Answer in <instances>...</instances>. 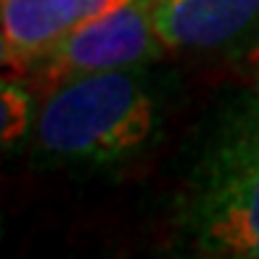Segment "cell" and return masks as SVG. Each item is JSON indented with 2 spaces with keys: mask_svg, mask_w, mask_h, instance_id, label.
<instances>
[{
  "mask_svg": "<svg viewBox=\"0 0 259 259\" xmlns=\"http://www.w3.org/2000/svg\"><path fill=\"white\" fill-rule=\"evenodd\" d=\"M0 111H3V143H16V140L32 130L34 124V111L32 106V90L24 88L19 79H6L3 90H0Z\"/></svg>",
  "mask_w": 259,
  "mask_h": 259,
  "instance_id": "cell-6",
  "label": "cell"
},
{
  "mask_svg": "<svg viewBox=\"0 0 259 259\" xmlns=\"http://www.w3.org/2000/svg\"><path fill=\"white\" fill-rule=\"evenodd\" d=\"M77 24L69 0H3V64L29 77Z\"/></svg>",
  "mask_w": 259,
  "mask_h": 259,
  "instance_id": "cell-5",
  "label": "cell"
},
{
  "mask_svg": "<svg viewBox=\"0 0 259 259\" xmlns=\"http://www.w3.org/2000/svg\"><path fill=\"white\" fill-rule=\"evenodd\" d=\"M259 24V0H154V27L169 51H209Z\"/></svg>",
  "mask_w": 259,
  "mask_h": 259,
  "instance_id": "cell-4",
  "label": "cell"
},
{
  "mask_svg": "<svg viewBox=\"0 0 259 259\" xmlns=\"http://www.w3.org/2000/svg\"><path fill=\"white\" fill-rule=\"evenodd\" d=\"M251 111L256 114V119H259V79H256V93H254V106H251Z\"/></svg>",
  "mask_w": 259,
  "mask_h": 259,
  "instance_id": "cell-8",
  "label": "cell"
},
{
  "mask_svg": "<svg viewBox=\"0 0 259 259\" xmlns=\"http://www.w3.org/2000/svg\"><path fill=\"white\" fill-rule=\"evenodd\" d=\"M77 14V21H90V19H98V16H106L111 11L127 6L130 0H69Z\"/></svg>",
  "mask_w": 259,
  "mask_h": 259,
  "instance_id": "cell-7",
  "label": "cell"
},
{
  "mask_svg": "<svg viewBox=\"0 0 259 259\" xmlns=\"http://www.w3.org/2000/svg\"><path fill=\"white\" fill-rule=\"evenodd\" d=\"M167 51L169 48L154 27V0H130L111 14L77 24L27 77V82L29 90L48 96L72 79L143 66Z\"/></svg>",
  "mask_w": 259,
  "mask_h": 259,
  "instance_id": "cell-3",
  "label": "cell"
},
{
  "mask_svg": "<svg viewBox=\"0 0 259 259\" xmlns=\"http://www.w3.org/2000/svg\"><path fill=\"white\" fill-rule=\"evenodd\" d=\"M178 230L196 254L259 259V119L249 111L204 148L178 198Z\"/></svg>",
  "mask_w": 259,
  "mask_h": 259,
  "instance_id": "cell-2",
  "label": "cell"
},
{
  "mask_svg": "<svg viewBox=\"0 0 259 259\" xmlns=\"http://www.w3.org/2000/svg\"><path fill=\"white\" fill-rule=\"evenodd\" d=\"M159 88L143 66L88 74L42 96L34 156L51 167H103L135 156L159 127Z\"/></svg>",
  "mask_w": 259,
  "mask_h": 259,
  "instance_id": "cell-1",
  "label": "cell"
}]
</instances>
